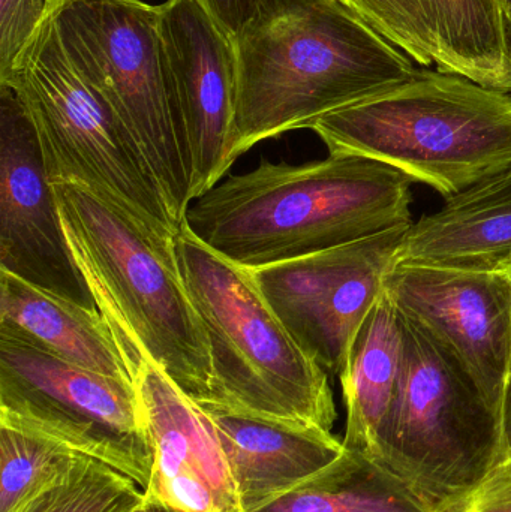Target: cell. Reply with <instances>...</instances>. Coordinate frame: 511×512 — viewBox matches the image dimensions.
Here are the masks:
<instances>
[{
    "label": "cell",
    "instance_id": "cell-1",
    "mask_svg": "<svg viewBox=\"0 0 511 512\" xmlns=\"http://www.w3.org/2000/svg\"><path fill=\"white\" fill-rule=\"evenodd\" d=\"M411 183L363 156L303 165L263 159L192 201L183 224L213 251L255 270L408 227Z\"/></svg>",
    "mask_w": 511,
    "mask_h": 512
},
{
    "label": "cell",
    "instance_id": "cell-2",
    "mask_svg": "<svg viewBox=\"0 0 511 512\" xmlns=\"http://www.w3.org/2000/svg\"><path fill=\"white\" fill-rule=\"evenodd\" d=\"M233 158L410 80L413 60L342 0H306L234 39Z\"/></svg>",
    "mask_w": 511,
    "mask_h": 512
},
{
    "label": "cell",
    "instance_id": "cell-3",
    "mask_svg": "<svg viewBox=\"0 0 511 512\" xmlns=\"http://www.w3.org/2000/svg\"><path fill=\"white\" fill-rule=\"evenodd\" d=\"M51 186L69 251L134 381L152 361L189 399L212 403L209 339L183 282L176 240L149 233L81 186Z\"/></svg>",
    "mask_w": 511,
    "mask_h": 512
},
{
    "label": "cell",
    "instance_id": "cell-4",
    "mask_svg": "<svg viewBox=\"0 0 511 512\" xmlns=\"http://www.w3.org/2000/svg\"><path fill=\"white\" fill-rule=\"evenodd\" d=\"M312 131L329 155L383 162L446 200L511 170V93L438 69L327 114Z\"/></svg>",
    "mask_w": 511,
    "mask_h": 512
},
{
    "label": "cell",
    "instance_id": "cell-5",
    "mask_svg": "<svg viewBox=\"0 0 511 512\" xmlns=\"http://www.w3.org/2000/svg\"><path fill=\"white\" fill-rule=\"evenodd\" d=\"M176 255L209 339L212 403L332 432L338 412L329 376L291 336L252 270L210 249L185 224Z\"/></svg>",
    "mask_w": 511,
    "mask_h": 512
},
{
    "label": "cell",
    "instance_id": "cell-6",
    "mask_svg": "<svg viewBox=\"0 0 511 512\" xmlns=\"http://www.w3.org/2000/svg\"><path fill=\"white\" fill-rule=\"evenodd\" d=\"M0 83L11 86L26 108L51 185L81 186L149 233L176 240L182 224L149 162L101 93L72 65L51 17Z\"/></svg>",
    "mask_w": 511,
    "mask_h": 512
},
{
    "label": "cell",
    "instance_id": "cell-7",
    "mask_svg": "<svg viewBox=\"0 0 511 512\" xmlns=\"http://www.w3.org/2000/svg\"><path fill=\"white\" fill-rule=\"evenodd\" d=\"M399 318L404 361L383 465L435 510L509 466L501 414L422 325Z\"/></svg>",
    "mask_w": 511,
    "mask_h": 512
},
{
    "label": "cell",
    "instance_id": "cell-8",
    "mask_svg": "<svg viewBox=\"0 0 511 512\" xmlns=\"http://www.w3.org/2000/svg\"><path fill=\"white\" fill-rule=\"evenodd\" d=\"M50 17L66 56L131 132L183 224L191 171L165 69L158 6L62 0Z\"/></svg>",
    "mask_w": 511,
    "mask_h": 512
},
{
    "label": "cell",
    "instance_id": "cell-9",
    "mask_svg": "<svg viewBox=\"0 0 511 512\" xmlns=\"http://www.w3.org/2000/svg\"><path fill=\"white\" fill-rule=\"evenodd\" d=\"M0 423L54 439L146 490L153 450L137 388L0 333Z\"/></svg>",
    "mask_w": 511,
    "mask_h": 512
},
{
    "label": "cell",
    "instance_id": "cell-10",
    "mask_svg": "<svg viewBox=\"0 0 511 512\" xmlns=\"http://www.w3.org/2000/svg\"><path fill=\"white\" fill-rule=\"evenodd\" d=\"M408 227L252 270L291 336L326 372L341 373Z\"/></svg>",
    "mask_w": 511,
    "mask_h": 512
},
{
    "label": "cell",
    "instance_id": "cell-11",
    "mask_svg": "<svg viewBox=\"0 0 511 512\" xmlns=\"http://www.w3.org/2000/svg\"><path fill=\"white\" fill-rule=\"evenodd\" d=\"M159 8L165 69L191 171V203L233 167L236 50L197 0Z\"/></svg>",
    "mask_w": 511,
    "mask_h": 512
},
{
    "label": "cell",
    "instance_id": "cell-12",
    "mask_svg": "<svg viewBox=\"0 0 511 512\" xmlns=\"http://www.w3.org/2000/svg\"><path fill=\"white\" fill-rule=\"evenodd\" d=\"M383 288L458 361L501 414L511 370L510 274L395 265Z\"/></svg>",
    "mask_w": 511,
    "mask_h": 512
},
{
    "label": "cell",
    "instance_id": "cell-13",
    "mask_svg": "<svg viewBox=\"0 0 511 512\" xmlns=\"http://www.w3.org/2000/svg\"><path fill=\"white\" fill-rule=\"evenodd\" d=\"M0 270L87 307L92 292L69 251L41 144L26 108L0 83Z\"/></svg>",
    "mask_w": 511,
    "mask_h": 512
},
{
    "label": "cell",
    "instance_id": "cell-14",
    "mask_svg": "<svg viewBox=\"0 0 511 512\" xmlns=\"http://www.w3.org/2000/svg\"><path fill=\"white\" fill-rule=\"evenodd\" d=\"M353 11L419 65L511 93L500 0H359Z\"/></svg>",
    "mask_w": 511,
    "mask_h": 512
},
{
    "label": "cell",
    "instance_id": "cell-15",
    "mask_svg": "<svg viewBox=\"0 0 511 512\" xmlns=\"http://www.w3.org/2000/svg\"><path fill=\"white\" fill-rule=\"evenodd\" d=\"M153 450V471L144 492L185 512H242L236 486L209 415L152 361L137 381Z\"/></svg>",
    "mask_w": 511,
    "mask_h": 512
},
{
    "label": "cell",
    "instance_id": "cell-16",
    "mask_svg": "<svg viewBox=\"0 0 511 512\" xmlns=\"http://www.w3.org/2000/svg\"><path fill=\"white\" fill-rule=\"evenodd\" d=\"M215 426L242 512L281 498L345 451L332 432L218 403H198Z\"/></svg>",
    "mask_w": 511,
    "mask_h": 512
},
{
    "label": "cell",
    "instance_id": "cell-17",
    "mask_svg": "<svg viewBox=\"0 0 511 512\" xmlns=\"http://www.w3.org/2000/svg\"><path fill=\"white\" fill-rule=\"evenodd\" d=\"M395 265L510 273L511 170L447 198L438 212L413 222Z\"/></svg>",
    "mask_w": 511,
    "mask_h": 512
},
{
    "label": "cell",
    "instance_id": "cell-18",
    "mask_svg": "<svg viewBox=\"0 0 511 512\" xmlns=\"http://www.w3.org/2000/svg\"><path fill=\"white\" fill-rule=\"evenodd\" d=\"M0 333L135 387L98 307L66 300L5 270H0Z\"/></svg>",
    "mask_w": 511,
    "mask_h": 512
},
{
    "label": "cell",
    "instance_id": "cell-19",
    "mask_svg": "<svg viewBox=\"0 0 511 512\" xmlns=\"http://www.w3.org/2000/svg\"><path fill=\"white\" fill-rule=\"evenodd\" d=\"M404 339L399 310L381 291L354 334L339 381L347 409L345 450L383 463L384 444L401 384Z\"/></svg>",
    "mask_w": 511,
    "mask_h": 512
},
{
    "label": "cell",
    "instance_id": "cell-20",
    "mask_svg": "<svg viewBox=\"0 0 511 512\" xmlns=\"http://www.w3.org/2000/svg\"><path fill=\"white\" fill-rule=\"evenodd\" d=\"M251 512H434L383 463L345 450L332 465Z\"/></svg>",
    "mask_w": 511,
    "mask_h": 512
},
{
    "label": "cell",
    "instance_id": "cell-21",
    "mask_svg": "<svg viewBox=\"0 0 511 512\" xmlns=\"http://www.w3.org/2000/svg\"><path fill=\"white\" fill-rule=\"evenodd\" d=\"M86 456L32 430L0 423V512H18Z\"/></svg>",
    "mask_w": 511,
    "mask_h": 512
},
{
    "label": "cell",
    "instance_id": "cell-22",
    "mask_svg": "<svg viewBox=\"0 0 511 512\" xmlns=\"http://www.w3.org/2000/svg\"><path fill=\"white\" fill-rule=\"evenodd\" d=\"M144 490L117 469L83 457L59 483L18 512H128L143 502Z\"/></svg>",
    "mask_w": 511,
    "mask_h": 512
},
{
    "label": "cell",
    "instance_id": "cell-23",
    "mask_svg": "<svg viewBox=\"0 0 511 512\" xmlns=\"http://www.w3.org/2000/svg\"><path fill=\"white\" fill-rule=\"evenodd\" d=\"M62 0H0V80Z\"/></svg>",
    "mask_w": 511,
    "mask_h": 512
},
{
    "label": "cell",
    "instance_id": "cell-24",
    "mask_svg": "<svg viewBox=\"0 0 511 512\" xmlns=\"http://www.w3.org/2000/svg\"><path fill=\"white\" fill-rule=\"evenodd\" d=\"M216 26L234 39L257 21L300 5L306 0H197Z\"/></svg>",
    "mask_w": 511,
    "mask_h": 512
},
{
    "label": "cell",
    "instance_id": "cell-25",
    "mask_svg": "<svg viewBox=\"0 0 511 512\" xmlns=\"http://www.w3.org/2000/svg\"><path fill=\"white\" fill-rule=\"evenodd\" d=\"M434 512H511V465L473 492L440 505Z\"/></svg>",
    "mask_w": 511,
    "mask_h": 512
},
{
    "label": "cell",
    "instance_id": "cell-26",
    "mask_svg": "<svg viewBox=\"0 0 511 512\" xmlns=\"http://www.w3.org/2000/svg\"><path fill=\"white\" fill-rule=\"evenodd\" d=\"M501 427H503L504 447L507 460L511 465V370L504 388L503 403H501Z\"/></svg>",
    "mask_w": 511,
    "mask_h": 512
},
{
    "label": "cell",
    "instance_id": "cell-27",
    "mask_svg": "<svg viewBox=\"0 0 511 512\" xmlns=\"http://www.w3.org/2000/svg\"><path fill=\"white\" fill-rule=\"evenodd\" d=\"M128 512H185L182 510H177V508L171 507V505L165 504L161 499L156 498V496L149 495V493L144 492V499L140 505L132 508L131 511Z\"/></svg>",
    "mask_w": 511,
    "mask_h": 512
},
{
    "label": "cell",
    "instance_id": "cell-28",
    "mask_svg": "<svg viewBox=\"0 0 511 512\" xmlns=\"http://www.w3.org/2000/svg\"><path fill=\"white\" fill-rule=\"evenodd\" d=\"M504 15H506L507 38H509V47L511 53V0L509 6L506 8V11H504Z\"/></svg>",
    "mask_w": 511,
    "mask_h": 512
},
{
    "label": "cell",
    "instance_id": "cell-29",
    "mask_svg": "<svg viewBox=\"0 0 511 512\" xmlns=\"http://www.w3.org/2000/svg\"><path fill=\"white\" fill-rule=\"evenodd\" d=\"M342 2H344L345 5H348L350 6L351 9H353L354 6H356V3L359 2V0H342Z\"/></svg>",
    "mask_w": 511,
    "mask_h": 512
},
{
    "label": "cell",
    "instance_id": "cell-30",
    "mask_svg": "<svg viewBox=\"0 0 511 512\" xmlns=\"http://www.w3.org/2000/svg\"><path fill=\"white\" fill-rule=\"evenodd\" d=\"M501 6H503L504 11H506L507 6H509L510 0H500Z\"/></svg>",
    "mask_w": 511,
    "mask_h": 512
},
{
    "label": "cell",
    "instance_id": "cell-31",
    "mask_svg": "<svg viewBox=\"0 0 511 512\" xmlns=\"http://www.w3.org/2000/svg\"><path fill=\"white\" fill-rule=\"evenodd\" d=\"M509 274H510V279H511V271H510V273H509Z\"/></svg>",
    "mask_w": 511,
    "mask_h": 512
}]
</instances>
